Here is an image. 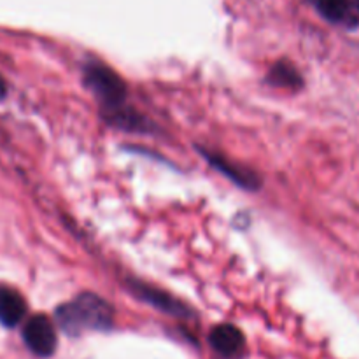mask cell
<instances>
[{"label": "cell", "instance_id": "6da1fadb", "mask_svg": "<svg viewBox=\"0 0 359 359\" xmlns=\"http://www.w3.org/2000/svg\"><path fill=\"white\" fill-rule=\"evenodd\" d=\"M114 311L111 304L93 293H83L56 311V323L67 335L84 332H105L112 326Z\"/></svg>", "mask_w": 359, "mask_h": 359}, {"label": "cell", "instance_id": "7a4b0ae2", "mask_svg": "<svg viewBox=\"0 0 359 359\" xmlns=\"http://www.w3.org/2000/svg\"><path fill=\"white\" fill-rule=\"evenodd\" d=\"M84 83L102 102L105 111L123 109L126 100V86L121 77L102 63H91L84 70Z\"/></svg>", "mask_w": 359, "mask_h": 359}, {"label": "cell", "instance_id": "3957f363", "mask_svg": "<svg viewBox=\"0 0 359 359\" xmlns=\"http://www.w3.org/2000/svg\"><path fill=\"white\" fill-rule=\"evenodd\" d=\"M23 340L35 356H53V353L56 351V332L51 319L42 314L28 319L23 328Z\"/></svg>", "mask_w": 359, "mask_h": 359}, {"label": "cell", "instance_id": "277c9868", "mask_svg": "<svg viewBox=\"0 0 359 359\" xmlns=\"http://www.w3.org/2000/svg\"><path fill=\"white\" fill-rule=\"evenodd\" d=\"M328 21L344 27L359 25V0H312Z\"/></svg>", "mask_w": 359, "mask_h": 359}, {"label": "cell", "instance_id": "5b68a950", "mask_svg": "<svg viewBox=\"0 0 359 359\" xmlns=\"http://www.w3.org/2000/svg\"><path fill=\"white\" fill-rule=\"evenodd\" d=\"M209 342L212 349L223 358L241 356L245 347V339L233 325H219L210 332Z\"/></svg>", "mask_w": 359, "mask_h": 359}, {"label": "cell", "instance_id": "8992f818", "mask_svg": "<svg viewBox=\"0 0 359 359\" xmlns=\"http://www.w3.org/2000/svg\"><path fill=\"white\" fill-rule=\"evenodd\" d=\"M27 316V302L16 290L0 286V325L14 328Z\"/></svg>", "mask_w": 359, "mask_h": 359}, {"label": "cell", "instance_id": "52a82bcc", "mask_svg": "<svg viewBox=\"0 0 359 359\" xmlns=\"http://www.w3.org/2000/svg\"><path fill=\"white\" fill-rule=\"evenodd\" d=\"M133 291L137 293V297L142 298L144 302L151 304L153 307L160 309V311L167 312L170 316H177V318H188L191 316V311L186 309L181 302H177L175 298H172L170 294L163 293L160 290H154L151 286H144V284H133Z\"/></svg>", "mask_w": 359, "mask_h": 359}, {"label": "cell", "instance_id": "ba28073f", "mask_svg": "<svg viewBox=\"0 0 359 359\" xmlns=\"http://www.w3.org/2000/svg\"><path fill=\"white\" fill-rule=\"evenodd\" d=\"M207 160L212 163V167H216L217 170L223 172L224 175H228V177H230L231 181L237 182L238 186H244V188H255L256 182H258V179H256V175L252 174V172L245 170V168L238 167V165L235 163H230V161L224 160L223 156L207 153Z\"/></svg>", "mask_w": 359, "mask_h": 359}, {"label": "cell", "instance_id": "9c48e42d", "mask_svg": "<svg viewBox=\"0 0 359 359\" xmlns=\"http://www.w3.org/2000/svg\"><path fill=\"white\" fill-rule=\"evenodd\" d=\"M269 79L270 83L284 88H297L302 83L297 69L293 65H287V63H277L272 69V72H270Z\"/></svg>", "mask_w": 359, "mask_h": 359}, {"label": "cell", "instance_id": "30bf717a", "mask_svg": "<svg viewBox=\"0 0 359 359\" xmlns=\"http://www.w3.org/2000/svg\"><path fill=\"white\" fill-rule=\"evenodd\" d=\"M6 95H7V84H6V81H4V77L0 76V100H4V98H6Z\"/></svg>", "mask_w": 359, "mask_h": 359}]
</instances>
